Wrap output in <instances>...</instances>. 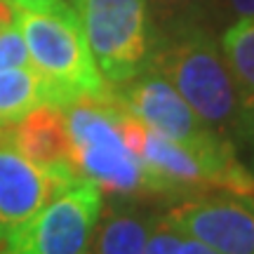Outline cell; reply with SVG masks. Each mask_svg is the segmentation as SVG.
Masks as SVG:
<instances>
[{"label": "cell", "mask_w": 254, "mask_h": 254, "mask_svg": "<svg viewBox=\"0 0 254 254\" xmlns=\"http://www.w3.org/2000/svg\"><path fill=\"white\" fill-rule=\"evenodd\" d=\"M144 68L170 82L209 129L236 141L245 116L214 33L200 24H184L163 33L151 31Z\"/></svg>", "instance_id": "6da1fadb"}, {"label": "cell", "mask_w": 254, "mask_h": 254, "mask_svg": "<svg viewBox=\"0 0 254 254\" xmlns=\"http://www.w3.org/2000/svg\"><path fill=\"white\" fill-rule=\"evenodd\" d=\"M28 62L55 92L57 106L101 99L109 82L97 68L80 19L66 0H12Z\"/></svg>", "instance_id": "7a4b0ae2"}, {"label": "cell", "mask_w": 254, "mask_h": 254, "mask_svg": "<svg viewBox=\"0 0 254 254\" xmlns=\"http://www.w3.org/2000/svg\"><path fill=\"white\" fill-rule=\"evenodd\" d=\"M71 136L75 174L94 184L111 198L151 195V179L144 163L127 148L120 134L118 106L109 94L101 99H78L64 106Z\"/></svg>", "instance_id": "3957f363"}, {"label": "cell", "mask_w": 254, "mask_h": 254, "mask_svg": "<svg viewBox=\"0 0 254 254\" xmlns=\"http://www.w3.org/2000/svg\"><path fill=\"white\" fill-rule=\"evenodd\" d=\"M73 9L109 85L127 82L144 71L151 50L146 0H73Z\"/></svg>", "instance_id": "277c9868"}, {"label": "cell", "mask_w": 254, "mask_h": 254, "mask_svg": "<svg viewBox=\"0 0 254 254\" xmlns=\"http://www.w3.org/2000/svg\"><path fill=\"white\" fill-rule=\"evenodd\" d=\"M101 207L94 184H73L14 228L0 243V254H90Z\"/></svg>", "instance_id": "5b68a950"}, {"label": "cell", "mask_w": 254, "mask_h": 254, "mask_svg": "<svg viewBox=\"0 0 254 254\" xmlns=\"http://www.w3.org/2000/svg\"><path fill=\"white\" fill-rule=\"evenodd\" d=\"M163 221L219 254H254V195H193L179 200Z\"/></svg>", "instance_id": "8992f818"}, {"label": "cell", "mask_w": 254, "mask_h": 254, "mask_svg": "<svg viewBox=\"0 0 254 254\" xmlns=\"http://www.w3.org/2000/svg\"><path fill=\"white\" fill-rule=\"evenodd\" d=\"M111 97L146 127L160 132L172 141L202 148L221 136L214 129H209L184 101L182 94L153 71L144 68L132 80L113 85Z\"/></svg>", "instance_id": "52a82bcc"}, {"label": "cell", "mask_w": 254, "mask_h": 254, "mask_svg": "<svg viewBox=\"0 0 254 254\" xmlns=\"http://www.w3.org/2000/svg\"><path fill=\"white\" fill-rule=\"evenodd\" d=\"M78 182L85 179L33 165L12 141L0 144V243L55 195Z\"/></svg>", "instance_id": "ba28073f"}, {"label": "cell", "mask_w": 254, "mask_h": 254, "mask_svg": "<svg viewBox=\"0 0 254 254\" xmlns=\"http://www.w3.org/2000/svg\"><path fill=\"white\" fill-rule=\"evenodd\" d=\"M12 146L43 170L75 174L71 158V136L62 106H38L19 123H14Z\"/></svg>", "instance_id": "9c48e42d"}, {"label": "cell", "mask_w": 254, "mask_h": 254, "mask_svg": "<svg viewBox=\"0 0 254 254\" xmlns=\"http://www.w3.org/2000/svg\"><path fill=\"white\" fill-rule=\"evenodd\" d=\"M90 254H144L146 240L160 214L146 209L136 195L113 198L106 207H101Z\"/></svg>", "instance_id": "30bf717a"}, {"label": "cell", "mask_w": 254, "mask_h": 254, "mask_svg": "<svg viewBox=\"0 0 254 254\" xmlns=\"http://www.w3.org/2000/svg\"><path fill=\"white\" fill-rule=\"evenodd\" d=\"M219 36H221V55L236 82L243 116L245 120H254V17L228 24Z\"/></svg>", "instance_id": "8fae6325"}, {"label": "cell", "mask_w": 254, "mask_h": 254, "mask_svg": "<svg viewBox=\"0 0 254 254\" xmlns=\"http://www.w3.org/2000/svg\"><path fill=\"white\" fill-rule=\"evenodd\" d=\"M45 104L57 106L55 92L33 66L0 71V123L2 125H14L26 113Z\"/></svg>", "instance_id": "7c38bea8"}, {"label": "cell", "mask_w": 254, "mask_h": 254, "mask_svg": "<svg viewBox=\"0 0 254 254\" xmlns=\"http://www.w3.org/2000/svg\"><path fill=\"white\" fill-rule=\"evenodd\" d=\"M205 2L207 0H146L151 31L163 33L184 24H198Z\"/></svg>", "instance_id": "4fadbf2b"}, {"label": "cell", "mask_w": 254, "mask_h": 254, "mask_svg": "<svg viewBox=\"0 0 254 254\" xmlns=\"http://www.w3.org/2000/svg\"><path fill=\"white\" fill-rule=\"evenodd\" d=\"M254 17V0H207L200 12L198 24L209 33L219 36L228 24L238 19Z\"/></svg>", "instance_id": "5bb4252c"}, {"label": "cell", "mask_w": 254, "mask_h": 254, "mask_svg": "<svg viewBox=\"0 0 254 254\" xmlns=\"http://www.w3.org/2000/svg\"><path fill=\"white\" fill-rule=\"evenodd\" d=\"M19 66H31V62H28L24 38H21L17 24H14L12 28L0 33V71L19 68Z\"/></svg>", "instance_id": "9a60e30c"}, {"label": "cell", "mask_w": 254, "mask_h": 254, "mask_svg": "<svg viewBox=\"0 0 254 254\" xmlns=\"http://www.w3.org/2000/svg\"><path fill=\"white\" fill-rule=\"evenodd\" d=\"M182 233L174 231L172 226H167L163 221V214H160L158 224L153 226L151 236L146 240L144 254H182Z\"/></svg>", "instance_id": "2e32d148"}, {"label": "cell", "mask_w": 254, "mask_h": 254, "mask_svg": "<svg viewBox=\"0 0 254 254\" xmlns=\"http://www.w3.org/2000/svg\"><path fill=\"white\" fill-rule=\"evenodd\" d=\"M233 146H236V151H238V158L243 160V165L254 177V120H245L243 123Z\"/></svg>", "instance_id": "e0dca14e"}, {"label": "cell", "mask_w": 254, "mask_h": 254, "mask_svg": "<svg viewBox=\"0 0 254 254\" xmlns=\"http://www.w3.org/2000/svg\"><path fill=\"white\" fill-rule=\"evenodd\" d=\"M17 24L14 17V7H12V0H0V33L7 31Z\"/></svg>", "instance_id": "ac0fdd59"}, {"label": "cell", "mask_w": 254, "mask_h": 254, "mask_svg": "<svg viewBox=\"0 0 254 254\" xmlns=\"http://www.w3.org/2000/svg\"><path fill=\"white\" fill-rule=\"evenodd\" d=\"M182 254H219V252L209 250L207 245H202V243L193 240V238L184 236V240H182Z\"/></svg>", "instance_id": "d6986e66"}, {"label": "cell", "mask_w": 254, "mask_h": 254, "mask_svg": "<svg viewBox=\"0 0 254 254\" xmlns=\"http://www.w3.org/2000/svg\"><path fill=\"white\" fill-rule=\"evenodd\" d=\"M9 141H12V125L0 123V144H9Z\"/></svg>", "instance_id": "ffe728a7"}]
</instances>
